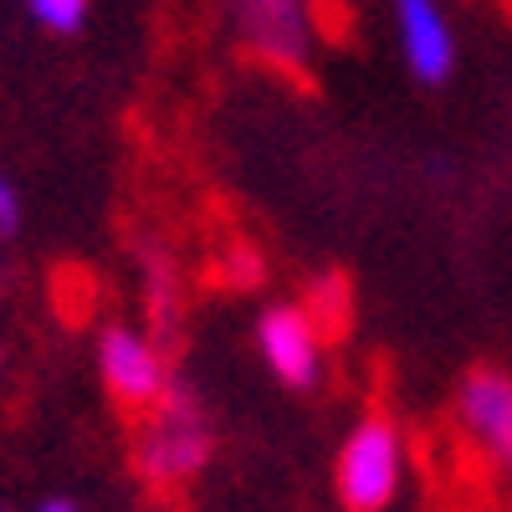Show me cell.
<instances>
[{
	"mask_svg": "<svg viewBox=\"0 0 512 512\" xmlns=\"http://www.w3.org/2000/svg\"><path fill=\"white\" fill-rule=\"evenodd\" d=\"M216 451V431L200 405V395L175 374L169 395L144 410V425L134 436V466L149 487H185Z\"/></svg>",
	"mask_w": 512,
	"mask_h": 512,
	"instance_id": "obj_1",
	"label": "cell"
},
{
	"mask_svg": "<svg viewBox=\"0 0 512 512\" xmlns=\"http://www.w3.org/2000/svg\"><path fill=\"white\" fill-rule=\"evenodd\" d=\"M400 482H405V436L384 410H369L338 446L333 492L344 512H384L400 497Z\"/></svg>",
	"mask_w": 512,
	"mask_h": 512,
	"instance_id": "obj_2",
	"label": "cell"
},
{
	"mask_svg": "<svg viewBox=\"0 0 512 512\" xmlns=\"http://www.w3.org/2000/svg\"><path fill=\"white\" fill-rule=\"evenodd\" d=\"M221 6L241 52L277 72H308L318 52V31L303 0H221Z\"/></svg>",
	"mask_w": 512,
	"mask_h": 512,
	"instance_id": "obj_3",
	"label": "cell"
},
{
	"mask_svg": "<svg viewBox=\"0 0 512 512\" xmlns=\"http://www.w3.org/2000/svg\"><path fill=\"white\" fill-rule=\"evenodd\" d=\"M98 374L123 410H154L175 384L164 344L134 323H108L98 333Z\"/></svg>",
	"mask_w": 512,
	"mask_h": 512,
	"instance_id": "obj_4",
	"label": "cell"
},
{
	"mask_svg": "<svg viewBox=\"0 0 512 512\" xmlns=\"http://www.w3.org/2000/svg\"><path fill=\"white\" fill-rule=\"evenodd\" d=\"M256 354H262L267 374L282 384V390H318L328 354H323V323L297 308V303H272L256 313Z\"/></svg>",
	"mask_w": 512,
	"mask_h": 512,
	"instance_id": "obj_5",
	"label": "cell"
},
{
	"mask_svg": "<svg viewBox=\"0 0 512 512\" xmlns=\"http://www.w3.org/2000/svg\"><path fill=\"white\" fill-rule=\"evenodd\" d=\"M456 420H461V431L512 477V374L472 369L456 390Z\"/></svg>",
	"mask_w": 512,
	"mask_h": 512,
	"instance_id": "obj_6",
	"label": "cell"
},
{
	"mask_svg": "<svg viewBox=\"0 0 512 512\" xmlns=\"http://www.w3.org/2000/svg\"><path fill=\"white\" fill-rule=\"evenodd\" d=\"M395 11V31H400V52L415 82L441 88L456 72V31L446 21L441 0H390Z\"/></svg>",
	"mask_w": 512,
	"mask_h": 512,
	"instance_id": "obj_7",
	"label": "cell"
},
{
	"mask_svg": "<svg viewBox=\"0 0 512 512\" xmlns=\"http://www.w3.org/2000/svg\"><path fill=\"white\" fill-rule=\"evenodd\" d=\"M144 287H149V308H154L159 328H169V338H175L180 292H175V267H169L164 251H149V256H144Z\"/></svg>",
	"mask_w": 512,
	"mask_h": 512,
	"instance_id": "obj_8",
	"label": "cell"
},
{
	"mask_svg": "<svg viewBox=\"0 0 512 512\" xmlns=\"http://www.w3.org/2000/svg\"><path fill=\"white\" fill-rule=\"evenodd\" d=\"M26 16L47 36H77L88 26V0H26Z\"/></svg>",
	"mask_w": 512,
	"mask_h": 512,
	"instance_id": "obj_9",
	"label": "cell"
},
{
	"mask_svg": "<svg viewBox=\"0 0 512 512\" xmlns=\"http://www.w3.org/2000/svg\"><path fill=\"white\" fill-rule=\"evenodd\" d=\"M16 231H21V190L0 169V241H16Z\"/></svg>",
	"mask_w": 512,
	"mask_h": 512,
	"instance_id": "obj_10",
	"label": "cell"
},
{
	"mask_svg": "<svg viewBox=\"0 0 512 512\" xmlns=\"http://www.w3.org/2000/svg\"><path fill=\"white\" fill-rule=\"evenodd\" d=\"M36 512H77V507H72V502H67V497H52V502H41V507H36Z\"/></svg>",
	"mask_w": 512,
	"mask_h": 512,
	"instance_id": "obj_11",
	"label": "cell"
},
{
	"mask_svg": "<svg viewBox=\"0 0 512 512\" xmlns=\"http://www.w3.org/2000/svg\"><path fill=\"white\" fill-rule=\"evenodd\" d=\"M0 369H6V344H0Z\"/></svg>",
	"mask_w": 512,
	"mask_h": 512,
	"instance_id": "obj_12",
	"label": "cell"
}]
</instances>
